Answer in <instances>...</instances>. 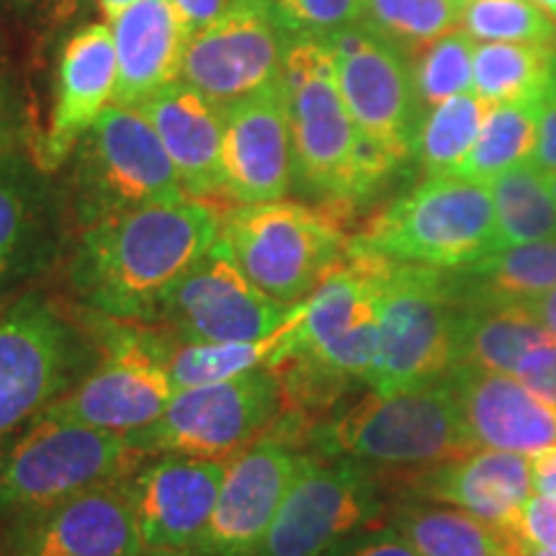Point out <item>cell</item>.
Here are the masks:
<instances>
[{"label": "cell", "instance_id": "obj_53", "mask_svg": "<svg viewBox=\"0 0 556 556\" xmlns=\"http://www.w3.org/2000/svg\"><path fill=\"white\" fill-rule=\"evenodd\" d=\"M139 556H184V554H173V552H144Z\"/></svg>", "mask_w": 556, "mask_h": 556}, {"label": "cell", "instance_id": "obj_25", "mask_svg": "<svg viewBox=\"0 0 556 556\" xmlns=\"http://www.w3.org/2000/svg\"><path fill=\"white\" fill-rule=\"evenodd\" d=\"M111 21L119 62L114 103L137 109L180 78L191 34L170 0H135Z\"/></svg>", "mask_w": 556, "mask_h": 556}, {"label": "cell", "instance_id": "obj_6", "mask_svg": "<svg viewBox=\"0 0 556 556\" xmlns=\"http://www.w3.org/2000/svg\"><path fill=\"white\" fill-rule=\"evenodd\" d=\"M462 296L451 268L381 258L379 351L368 389L407 392L446 379L462 361Z\"/></svg>", "mask_w": 556, "mask_h": 556}, {"label": "cell", "instance_id": "obj_33", "mask_svg": "<svg viewBox=\"0 0 556 556\" xmlns=\"http://www.w3.org/2000/svg\"><path fill=\"white\" fill-rule=\"evenodd\" d=\"M500 248L556 238V199L546 173L531 163L490 180ZM497 248V250H500Z\"/></svg>", "mask_w": 556, "mask_h": 556}, {"label": "cell", "instance_id": "obj_51", "mask_svg": "<svg viewBox=\"0 0 556 556\" xmlns=\"http://www.w3.org/2000/svg\"><path fill=\"white\" fill-rule=\"evenodd\" d=\"M546 184H548V189H552L554 199H556V173H546Z\"/></svg>", "mask_w": 556, "mask_h": 556}, {"label": "cell", "instance_id": "obj_7", "mask_svg": "<svg viewBox=\"0 0 556 556\" xmlns=\"http://www.w3.org/2000/svg\"><path fill=\"white\" fill-rule=\"evenodd\" d=\"M345 222L336 208L276 199L229 206L219 235L255 287L299 304L345 258Z\"/></svg>", "mask_w": 556, "mask_h": 556}, {"label": "cell", "instance_id": "obj_40", "mask_svg": "<svg viewBox=\"0 0 556 556\" xmlns=\"http://www.w3.org/2000/svg\"><path fill=\"white\" fill-rule=\"evenodd\" d=\"M323 556H420L405 536L389 523H374L353 533Z\"/></svg>", "mask_w": 556, "mask_h": 556}, {"label": "cell", "instance_id": "obj_19", "mask_svg": "<svg viewBox=\"0 0 556 556\" xmlns=\"http://www.w3.org/2000/svg\"><path fill=\"white\" fill-rule=\"evenodd\" d=\"M225 467L217 458L157 454L124 477L148 552L191 554L217 505Z\"/></svg>", "mask_w": 556, "mask_h": 556}, {"label": "cell", "instance_id": "obj_48", "mask_svg": "<svg viewBox=\"0 0 556 556\" xmlns=\"http://www.w3.org/2000/svg\"><path fill=\"white\" fill-rule=\"evenodd\" d=\"M131 3H135V0H99V5H101V11H103V16H106L109 21L119 16V13H122L124 9H129Z\"/></svg>", "mask_w": 556, "mask_h": 556}, {"label": "cell", "instance_id": "obj_12", "mask_svg": "<svg viewBox=\"0 0 556 556\" xmlns=\"http://www.w3.org/2000/svg\"><path fill=\"white\" fill-rule=\"evenodd\" d=\"M283 415L281 381L270 368L178 389L165 413L129 433L144 456L178 454L229 462L270 433Z\"/></svg>", "mask_w": 556, "mask_h": 556}, {"label": "cell", "instance_id": "obj_23", "mask_svg": "<svg viewBox=\"0 0 556 556\" xmlns=\"http://www.w3.org/2000/svg\"><path fill=\"white\" fill-rule=\"evenodd\" d=\"M405 486L407 495L462 507L505 531L520 505L533 495L531 456L475 448L438 467L407 471Z\"/></svg>", "mask_w": 556, "mask_h": 556}, {"label": "cell", "instance_id": "obj_10", "mask_svg": "<svg viewBox=\"0 0 556 556\" xmlns=\"http://www.w3.org/2000/svg\"><path fill=\"white\" fill-rule=\"evenodd\" d=\"M144 458L129 435L41 413L0 446V526L34 507L127 477Z\"/></svg>", "mask_w": 556, "mask_h": 556}, {"label": "cell", "instance_id": "obj_2", "mask_svg": "<svg viewBox=\"0 0 556 556\" xmlns=\"http://www.w3.org/2000/svg\"><path fill=\"white\" fill-rule=\"evenodd\" d=\"M381 258L345 250L312 294L299 302L266 368L283 392V413L319 420L356 387H368L379 351Z\"/></svg>", "mask_w": 556, "mask_h": 556}, {"label": "cell", "instance_id": "obj_11", "mask_svg": "<svg viewBox=\"0 0 556 556\" xmlns=\"http://www.w3.org/2000/svg\"><path fill=\"white\" fill-rule=\"evenodd\" d=\"M86 315V328L101 356L45 413L124 435L148 428L176 394L168 368L157 356V328L90 309Z\"/></svg>", "mask_w": 556, "mask_h": 556}, {"label": "cell", "instance_id": "obj_47", "mask_svg": "<svg viewBox=\"0 0 556 556\" xmlns=\"http://www.w3.org/2000/svg\"><path fill=\"white\" fill-rule=\"evenodd\" d=\"M34 268H39V266H34V263L24 261V258H16V255L0 253V296H3L21 276L31 274Z\"/></svg>", "mask_w": 556, "mask_h": 556}, {"label": "cell", "instance_id": "obj_22", "mask_svg": "<svg viewBox=\"0 0 556 556\" xmlns=\"http://www.w3.org/2000/svg\"><path fill=\"white\" fill-rule=\"evenodd\" d=\"M446 379L462 409L464 428L477 448L533 456L556 446V407L516 377L458 364Z\"/></svg>", "mask_w": 556, "mask_h": 556}, {"label": "cell", "instance_id": "obj_38", "mask_svg": "<svg viewBox=\"0 0 556 556\" xmlns=\"http://www.w3.org/2000/svg\"><path fill=\"white\" fill-rule=\"evenodd\" d=\"M268 16L287 37H328L358 24L364 0H261Z\"/></svg>", "mask_w": 556, "mask_h": 556}, {"label": "cell", "instance_id": "obj_1", "mask_svg": "<svg viewBox=\"0 0 556 556\" xmlns=\"http://www.w3.org/2000/svg\"><path fill=\"white\" fill-rule=\"evenodd\" d=\"M219 227L222 214L197 197L96 222L70 255L67 283L90 312L155 325L163 299L219 240Z\"/></svg>", "mask_w": 556, "mask_h": 556}, {"label": "cell", "instance_id": "obj_45", "mask_svg": "<svg viewBox=\"0 0 556 556\" xmlns=\"http://www.w3.org/2000/svg\"><path fill=\"white\" fill-rule=\"evenodd\" d=\"M533 492L556 497V446H548L531 456Z\"/></svg>", "mask_w": 556, "mask_h": 556}, {"label": "cell", "instance_id": "obj_24", "mask_svg": "<svg viewBox=\"0 0 556 556\" xmlns=\"http://www.w3.org/2000/svg\"><path fill=\"white\" fill-rule=\"evenodd\" d=\"M137 109L148 116L163 148L168 150L186 193L204 201L225 199L222 193L225 116L217 103L178 78Z\"/></svg>", "mask_w": 556, "mask_h": 556}, {"label": "cell", "instance_id": "obj_29", "mask_svg": "<svg viewBox=\"0 0 556 556\" xmlns=\"http://www.w3.org/2000/svg\"><path fill=\"white\" fill-rule=\"evenodd\" d=\"M451 274L462 299L528 302L556 287V238L500 248Z\"/></svg>", "mask_w": 556, "mask_h": 556}, {"label": "cell", "instance_id": "obj_50", "mask_svg": "<svg viewBox=\"0 0 556 556\" xmlns=\"http://www.w3.org/2000/svg\"><path fill=\"white\" fill-rule=\"evenodd\" d=\"M536 3L548 13V16L556 21V0H536Z\"/></svg>", "mask_w": 556, "mask_h": 556}, {"label": "cell", "instance_id": "obj_44", "mask_svg": "<svg viewBox=\"0 0 556 556\" xmlns=\"http://www.w3.org/2000/svg\"><path fill=\"white\" fill-rule=\"evenodd\" d=\"M533 165L544 173H556V88L548 93L544 106H541Z\"/></svg>", "mask_w": 556, "mask_h": 556}, {"label": "cell", "instance_id": "obj_4", "mask_svg": "<svg viewBox=\"0 0 556 556\" xmlns=\"http://www.w3.org/2000/svg\"><path fill=\"white\" fill-rule=\"evenodd\" d=\"M302 443L312 454L351 458L379 475L438 467L477 448L448 379L392 394L368 389L356 400H343L312 422Z\"/></svg>", "mask_w": 556, "mask_h": 556}, {"label": "cell", "instance_id": "obj_31", "mask_svg": "<svg viewBox=\"0 0 556 556\" xmlns=\"http://www.w3.org/2000/svg\"><path fill=\"white\" fill-rule=\"evenodd\" d=\"M556 88V47L482 41L475 47V86L486 103L541 99Z\"/></svg>", "mask_w": 556, "mask_h": 556}, {"label": "cell", "instance_id": "obj_8", "mask_svg": "<svg viewBox=\"0 0 556 556\" xmlns=\"http://www.w3.org/2000/svg\"><path fill=\"white\" fill-rule=\"evenodd\" d=\"M41 291L0 307V446L93 366L96 340Z\"/></svg>", "mask_w": 556, "mask_h": 556}, {"label": "cell", "instance_id": "obj_35", "mask_svg": "<svg viewBox=\"0 0 556 556\" xmlns=\"http://www.w3.org/2000/svg\"><path fill=\"white\" fill-rule=\"evenodd\" d=\"M458 18L462 5L454 0H364L361 16L366 26L405 47L409 54L456 29Z\"/></svg>", "mask_w": 556, "mask_h": 556}, {"label": "cell", "instance_id": "obj_5", "mask_svg": "<svg viewBox=\"0 0 556 556\" xmlns=\"http://www.w3.org/2000/svg\"><path fill=\"white\" fill-rule=\"evenodd\" d=\"M497 248L490 186L454 173L420 178L348 240V250L430 268L469 266Z\"/></svg>", "mask_w": 556, "mask_h": 556}, {"label": "cell", "instance_id": "obj_30", "mask_svg": "<svg viewBox=\"0 0 556 556\" xmlns=\"http://www.w3.org/2000/svg\"><path fill=\"white\" fill-rule=\"evenodd\" d=\"M287 328L289 323L268 338L229 340V343H189V340H180L168 330L157 328V356L168 368L173 387L178 392V389L225 381L255 371V368H266L287 336Z\"/></svg>", "mask_w": 556, "mask_h": 556}, {"label": "cell", "instance_id": "obj_32", "mask_svg": "<svg viewBox=\"0 0 556 556\" xmlns=\"http://www.w3.org/2000/svg\"><path fill=\"white\" fill-rule=\"evenodd\" d=\"M541 106H544L541 99L490 103L477 142L471 144L469 155L462 160L454 176L490 184L516 165L531 163L536 150Z\"/></svg>", "mask_w": 556, "mask_h": 556}, {"label": "cell", "instance_id": "obj_49", "mask_svg": "<svg viewBox=\"0 0 556 556\" xmlns=\"http://www.w3.org/2000/svg\"><path fill=\"white\" fill-rule=\"evenodd\" d=\"M510 556H556V554L541 552V548L523 546V544H510Z\"/></svg>", "mask_w": 556, "mask_h": 556}, {"label": "cell", "instance_id": "obj_43", "mask_svg": "<svg viewBox=\"0 0 556 556\" xmlns=\"http://www.w3.org/2000/svg\"><path fill=\"white\" fill-rule=\"evenodd\" d=\"M242 3H248V0H170V5L176 9L189 34L206 29V26H212L214 21L227 16L229 11H235Z\"/></svg>", "mask_w": 556, "mask_h": 556}, {"label": "cell", "instance_id": "obj_26", "mask_svg": "<svg viewBox=\"0 0 556 556\" xmlns=\"http://www.w3.org/2000/svg\"><path fill=\"white\" fill-rule=\"evenodd\" d=\"M58 201L50 173L34 163L31 152L13 150L0 157V253L41 266L52 253Z\"/></svg>", "mask_w": 556, "mask_h": 556}, {"label": "cell", "instance_id": "obj_3", "mask_svg": "<svg viewBox=\"0 0 556 556\" xmlns=\"http://www.w3.org/2000/svg\"><path fill=\"white\" fill-rule=\"evenodd\" d=\"M294 186L317 206L351 217L377 199L402 168L361 137L340 93L325 37H291L283 60Z\"/></svg>", "mask_w": 556, "mask_h": 556}, {"label": "cell", "instance_id": "obj_52", "mask_svg": "<svg viewBox=\"0 0 556 556\" xmlns=\"http://www.w3.org/2000/svg\"><path fill=\"white\" fill-rule=\"evenodd\" d=\"M54 3L65 5V11H73V5H78V0H54Z\"/></svg>", "mask_w": 556, "mask_h": 556}, {"label": "cell", "instance_id": "obj_18", "mask_svg": "<svg viewBox=\"0 0 556 556\" xmlns=\"http://www.w3.org/2000/svg\"><path fill=\"white\" fill-rule=\"evenodd\" d=\"M302 451L261 438L225 467L217 505L189 556H253L287 497Z\"/></svg>", "mask_w": 556, "mask_h": 556}, {"label": "cell", "instance_id": "obj_17", "mask_svg": "<svg viewBox=\"0 0 556 556\" xmlns=\"http://www.w3.org/2000/svg\"><path fill=\"white\" fill-rule=\"evenodd\" d=\"M287 47L289 37L261 0H248L191 34L180 62V80L225 109L281 80Z\"/></svg>", "mask_w": 556, "mask_h": 556}, {"label": "cell", "instance_id": "obj_55", "mask_svg": "<svg viewBox=\"0 0 556 556\" xmlns=\"http://www.w3.org/2000/svg\"><path fill=\"white\" fill-rule=\"evenodd\" d=\"M0 3H3V0H0Z\"/></svg>", "mask_w": 556, "mask_h": 556}, {"label": "cell", "instance_id": "obj_16", "mask_svg": "<svg viewBox=\"0 0 556 556\" xmlns=\"http://www.w3.org/2000/svg\"><path fill=\"white\" fill-rule=\"evenodd\" d=\"M0 528V556H139L148 552L124 477L34 507Z\"/></svg>", "mask_w": 556, "mask_h": 556}, {"label": "cell", "instance_id": "obj_42", "mask_svg": "<svg viewBox=\"0 0 556 556\" xmlns=\"http://www.w3.org/2000/svg\"><path fill=\"white\" fill-rule=\"evenodd\" d=\"M26 131V106L21 99V90L11 75L0 73V157L5 152L18 150L24 144Z\"/></svg>", "mask_w": 556, "mask_h": 556}, {"label": "cell", "instance_id": "obj_15", "mask_svg": "<svg viewBox=\"0 0 556 556\" xmlns=\"http://www.w3.org/2000/svg\"><path fill=\"white\" fill-rule=\"evenodd\" d=\"M294 307L255 287L219 235L163 299L155 325L189 343L258 340L281 330Z\"/></svg>", "mask_w": 556, "mask_h": 556}, {"label": "cell", "instance_id": "obj_14", "mask_svg": "<svg viewBox=\"0 0 556 556\" xmlns=\"http://www.w3.org/2000/svg\"><path fill=\"white\" fill-rule=\"evenodd\" d=\"M387 516L379 471L340 456L304 454L253 556H323Z\"/></svg>", "mask_w": 556, "mask_h": 556}, {"label": "cell", "instance_id": "obj_46", "mask_svg": "<svg viewBox=\"0 0 556 556\" xmlns=\"http://www.w3.org/2000/svg\"><path fill=\"white\" fill-rule=\"evenodd\" d=\"M523 307L536 317V323L546 330V336L556 343V287L544 291V294L528 299V302H520Z\"/></svg>", "mask_w": 556, "mask_h": 556}, {"label": "cell", "instance_id": "obj_37", "mask_svg": "<svg viewBox=\"0 0 556 556\" xmlns=\"http://www.w3.org/2000/svg\"><path fill=\"white\" fill-rule=\"evenodd\" d=\"M458 26L475 41H520L556 47V21L536 0H469Z\"/></svg>", "mask_w": 556, "mask_h": 556}, {"label": "cell", "instance_id": "obj_20", "mask_svg": "<svg viewBox=\"0 0 556 556\" xmlns=\"http://www.w3.org/2000/svg\"><path fill=\"white\" fill-rule=\"evenodd\" d=\"M222 193L232 204L287 199L294 189V150L283 78L222 109Z\"/></svg>", "mask_w": 556, "mask_h": 556}, {"label": "cell", "instance_id": "obj_21", "mask_svg": "<svg viewBox=\"0 0 556 556\" xmlns=\"http://www.w3.org/2000/svg\"><path fill=\"white\" fill-rule=\"evenodd\" d=\"M119 62L114 34L106 24H86L65 41L58 65V93L50 127L31 148L34 163L45 173L60 170L83 135L114 103Z\"/></svg>", "mask_w": 556, "mask_h": 556}, {"label": "cell", "instance_id": "obj_27", "mask_svg": "<svg viewBox=\"0 0 556 556\" xmlns=\"http://www.w3.org/2000/svg\"><path fill=\"white\" fill-rule=\"evenodd\" d=\"M387 523L420 556H510L497 526L454 505L402 495L387 513Z\"/></svg>", "mask_w": 556, "mask_h": 556}, {"label": "cell", "instance_id": "obj_36", "mask_svg": "<svg viewBox=\"0 0 556 556\" xmlns=\"http://www.w3.org/2000/svg\"><path fill=\"white\" fill-rule=\"evenodd\" d=\"M475 39L462 26L451 29L413 54L415 86L422 109L467 93L475 86Z\"/></svg>", "mask_w": 556, "mask_h": 556}, {"label": "cell", "instance_id": "obj_34", "mask_svg": "<svg viewBox=\"0 0 556 556\" xmlns=\"http://www.w3.org/2000/svg\"><path fill=\"white\" fill-rule=\"evenodd\" d=\"M490 103L475 90L458 93L422 114L417 129L413 165L420 178L451 176L477 142Z\"/></svg>", "mask_w": 556, "mask_h": 556}, {"label": "cell", "instance_id": "obj_13", "mask_svg": "<svg viewBox=\"0 0 556 556\" xmlns=\"http://www.w3.org/2000/svg\"><path fill=\"white\" fill-rule=\"evenodd\" d=\"M325 41L361 137L405 170L413 165L417 129L426 114L415 86L413 54L364 21L328 34Z\"/></svg>", "mask_w": 556, "mask_h": 556}, {"label": "cell", "instance_id": "obj_28", "mask_svg": "<svg viewBox=\"0 0 556 556\" xmlns=\"http://www.w3.org/2000/svg\"><path fill=\"white\" fill-rule=\"evenodd\" d=\"M462 361L516 377L528 351L552 340L520 302L462 299Z\"/></svg>", "mask_w": 556, "mask_h": 556}, {"label": "cell", "instance_id": "obj_54", "mask_svg": "<svg viewBox=\"0 0 556 556\" xmlns=\"http://www.w3.org/2000/svg\"><path fill=\"white\" fill-rule=\"evenodd\" d=\"M454 3H456V5H464V3H469V0H454Z\"/></svg>", "mask_w": 556, "mask_h": 556}, {"label": "cell", "instance_id": "obj_39", "mask_svg": "<svg viewBox=\"0 0 556 556\" xmlns=\"http://www.w3.org/2000/svg\"><path fill=\"white\" fill-rule=\"evenodd\" d=\"M503 533L507 544H523L556 554V497L533 492Z\"/></svg>", "mask_w": 556, "mask_h": 556}, {"label": "cell", "instance_id": "obj_9", "mask_svg": "<svg viewBox=\"0 0 556 556\" xmlns=\"http://www.w3.org/2000/svg\"><path fill=\"white\" fill-rule=\"evenodd\" d=\"M67 173V206L80 229L131 208L191 197L148 116L111 106L75 148Z\"/></svg>", "mask_w": 556, "mask_h": 556}, {"label": "cell", "instance_id": "obj_41", "mask_svg": "<svg viewBox=\"0 0 556 556\" xmlns=\"http://www.w3.org/2000/svg\"><path fill=\"white\" fill-rule=\"evenodd\" d=\"M516 379L520 384H526L533 394H539L541 400H546L548 405L556 407V343L546 340L526 353V358L520 361Z\"/></svg>", "mask_w": 556, "mask_h": 556}]
</instances>
